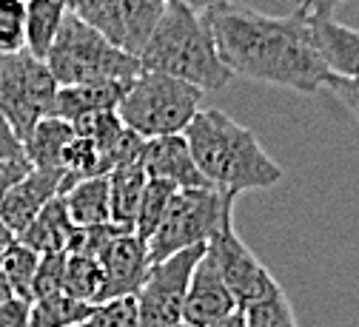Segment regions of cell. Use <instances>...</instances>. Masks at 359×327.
Returning a JSON list of instances; mask_svg holds the SVG:
<instances>
[{
  "mask_svg": "<svg viewBox=\"0 0 359 327\" xmlns=\"http://www.w3.org/2000/svg\"><path fill=\"white\" fill-rule=\"evenodd\" d=\"M203 18L222 66L234 77L291 88L299 95L323 88L328 69L308 15L294 12L288 18H274L226 0L203 12Z\"/></svg>",
  "mask_w": 359,
  "mask_h": 327,
  "instance_id": "6da1fadb",
  "label": "cell"
},
{
  "mask_svg": "<svg viewBox=\"0 0 359 327\" xmlns=\"http://www.w3.org/2000/svg\"><path fill=\"white\" fill-rule=\"evenodd\" d=\"M183 137L205 182L222 194L265 191L283 179V165L271 160L257 134L226 111H197Z\"/></svg>",
  "mask_w": 359,
  "mask_h": 327,
  "instance_id": "7a4b0ae2",
  "label": "cell"
},
{
  "mask_svg": "<svg viewBox=\"0 0 359 327\" xmlns=\"http://www.w3.org/2000/svg\"><path fill=\"white\" fill-rule=\"evenodd\" d=\"M140 69L191 83L200 91H219L234 80L217 55L205 18L171 0L149 43L143 46Z\"/></svg>",
  "mask_w": 359,
  "mask_h": 327,
  "instance_id": "3957f363",
  "label": "cell"
},
{
  "mask_svg": "<svg viewBox=\"0 0 359 327\" xmlns=\"http://www.w3.org/2000/svg\"><path fill=\"white\" fill-rule=\"evenodd\" d=\"M46 66L57 85H80L100 80H134L140 69V57L128 55L123 46L103 37L97 29L80 18H63V26L46 55Z\"/></svg>",
  "mask_w": 359,
  "mask_h": 327,
  "instance_id": "277c9868",
  "label": "cell"
},
{
  "mask_svg": "<svg viewBox=\"0 0 359 327\" xmlns=\"http://www.w3.org/2000/svg\"><path fill=\"white\" fill-rule=\"evenodd\" d=\"M203 95L197 85L157 71H140L126 88L117 117L143 139L183 134L197 117Z\"/></svg>",
  "mask_w": 359,
  "mask_h": 327,
  "instance_id": "5b68a950",
  "label": "cell"
},
{
  "mask_svg": "<svg viewBox=\"0 0 359 327\" xmlns=\"http://www.w3.org/2000/svg\"><path fill=\"white\" fill-rule=\"evenodd\" d=\"M234 200L217 188H177L165 219L160 222L157 233L146 242L151 265L189 251L197 245H208L222 228L234 225Z\"/></svg>",
  "mask_w": 359,
  "mask_h": 327,
  "instance_id": "8992f818",
  "label": "cell"
},
{
  "mask_svg": "<svg viewBox=\"0 0 359 327\" xmlns=\"http://www.w3.org/2000/svg\"><path fill=\"white\" fill-rule=\"evenodd\" d=\"M55 95L57 80L46 60H37L29 52L0 57V114L15 128L20 143H26L43 117H49Z\"/></svg>",
  "mask_w": 359,
  "mask_h": 327,
  "instance_id": "52a82bcc",
  "label": "cell"
},
{
  "mask_svg": "<svg viewBox=\"0 0 359 327\" xmlns=\"http://www.w3.org/2000/svg\"><path fill=\"white\" fill-rule=\"evenodd\" d=\"M203 253H205V245H197L149 267L140 291L134 293L137 327H174L183 321L189 282Z\"/></svg>",
  "mask_w": 359,
  "mask_h": 327,
  "instance_id": "ba28073f",
  "label": "cell"
},
{
  "mask_svg": "<svg viewBox=\"0 0 359 327\" xmlns=\"http://www.w3.org/2000/svg\"><path fill=\"white\" fill-rule=\"evenodd\" d=\"M205 253L211 256V262L217 265L222 282L229 285V291L234 293L240 307H248L251 302L262 299L268 291H274L280 282L271 276L257 253L240 239V233L234 230V225L222 228L217 237L205 245Z\"/></svg>",
  "mask_w": 359,
  "mask_h": 327,
  "instance_id": "9c48e42d",
  "label": "cell"
},
{
  "mask_svg": "<svg viewBox=\"0 0 359 327\" xmlns=\"http://www.w3.org/2000/svg\"><path fill=\"white\" fill-rule=\"evenodd\" d=\"M97 262H100L103 279H106L103 302L134 296L140 291L143 279H146V273L151 267L149 245L134 230H123L120 237L103 251V256Z\"/></svg>",
  "mask_w": 359,
  "mask_h": 327,
  "instance_id": "30bf717a",
  "label": "cell"
},
{
  "mask_svg": "<svg viewBox=\"0 0 359 327\" xmlns=\"http://www.w3.org/2000/svg\"><path fill=\"white\" fill-rule=\"evenodd\" d=\"M60 188H63V171L32 168L6 191L4 202H0V219L12 228L15 237H20L26 225L55 197H60Z\"/></svg>",
  "mask_w": 359,
  "mask_h": 327,
  "instance_id": "8fae6325",
  "label": "cell"
},
{
  "mask_svg": "<svg viewBox=\"0 0 359 327\" xmlns=\"http://www.w3.org/2000/svg\"><path fill=\"white\" fill-rule=\"evenodd\" d=\"M234 310H240L234 293L222 282V276H219L217 265L211 262V256L203 253V259L197 262V267L191 273V282H189L183 321L191 327H208L219 319H226Z\"/></svg>",
  "mask_w": 359,
  "mask_h": 327,
  "instance_id": "7c38bea8",
  "label": "cell"
},
{
  "mask_svg": "<svg viewBox=\"0 0 359 327\" xmlns=\"http://www.w3.org/2000/svg\"><path fill=\"white\" fill-rule=\"evenodd\" d=\"M137 162L143 165L149 179H165L177 188H211L200 174L183 134L146 139Z\"/></svg>",
  "mask_w": 359,
  "mask_h": 327,
  "instance_id": "4fadbf2b",
  "label": "cell"
},
{
  "mask_svg": "<svg viewBox=\"0 0 359 327\" xmlns=\"http://www.w3.org/2000/svg\"><path fill=\"white\" fill-rule=\"evenodd\" d=\"M131 80H100V83H80V85H57L49 117L74 123L88 114L117 111L126 88Z\"/></svg>",
  "mask_w": 359,
  "mask_h": 327,
  "instance_id": "5bb4252c",
  "label": "cell"
},
{
  "mask_svg": "<svg viewBox=\"0 0 359 327\" xmlns=\"http://www.w3.org/2000/svg\"><path fill=\"white\" fill-rule=\"evenodd\" d=\"M311 29L328 74L359 80V29L342 26L334 18H311Z\"/></svg>",
  "mask_w": 359,
  "mask_h": 327,
  "instance_id": "9a60e30c",
  "label": "cell"
},
{
  "mask_svg": "<svg viewBox=\"0 0 359 327\" xmlns=\"http://www.w3.org/2000/svg\"><path fill=\"white\" fill-rule=\"evenodd\" d=\"M74 230H77V225L72 222L63 197H55L26 225V230L18 237V242H23L26 248H32L40 256L43 253H66Z\"/></svg>",
  "mask_w": 359,
  "mask_h": 327,
  "instance_id": "2e32d148",
  "label": "cell"
},
{
  "mask_svg": "<svg viewBox=\"0 0 359 327\" xmlns=\"http://www.w3.org/2000/svg\"><path fill=\"white\" fill-rule=\"evenodd\" d=\"M109 176V202H111V222L134 230V216L140 208V197L146 188V171L140 162H128V165H117L114 171L106 174Z\"/></svg>",
  "mask_w": 359,
  "mask_h": 327,
  "instance_id": "e0dca14e",
  "label": "cell"
},
{
  "mask_svg": "<svg viewBox=\"0 0 359 327\" xmlns=\"http://www.w3.org/2000/svg\"><path fill=\"white\" fill-rule=\"evenodd\" d=\"M66 211L77 228H92L111 222V202H109V176H92L74 182L66 194H60Z\"/></svg>",
  "mask_w": 359,
  "mask_h": 327,
  "instance_id": "ac0fdd59",
  "label": "cell"
},
{
  "mask_svg": "<svg viewBox=\"0 0 359 327\" xmlns=\"http://www.w3.org/2000/svg\"><path fill=\"white\" fill-rule=\"evenodd\" d=\"M72 139H74L72 123L57 120V117H43L23 143L29 165L60 171V157H63V151H66V146L72 143Z\"/></svg>",
  "mask_w": 359,
  "mask_h": 327,
  "instance_id": "d6986e66",
  "label": "cell"
},
{
  "mask_svg": "<svg viewBox=\"0 0 359 327\" xmlns=\"http://www.w3.org/2000/svg\"><path fill=\"white\" fill-rule=\"evenodd\" d=\"M165 6L168 0H117V12L123 23V49L128 55L140 57L143 46L157 29Z\"/></svg>",
  "mask_w": 359,
  "mask_h": 327,
  "instance_id": "ffe728a7",
  "label": "cell"
},
{
  "mask_svg": "<svg viewBox=\"0 0 359 327\" xmlns=\"http://www.w3.org/2000/svg\"><path fill=\"white\" fill-rule=\"evenodd\" d=\"M63 18L66 9L57 0H26V52L37 60H46Z\"/></svg>",
  "mask_w": 359,
  "mask_h": 327,
  "instance_id": "44dd1931",
  "label": "cell"
},
{
  "mask_svg": "<svg viewBox=\"0 0 359 327\" xmlns=\"http://www.w3.org/2000/svg\"><path fill=\"white\" fill-rule=\"evenodd\" d=\"M97 310V305L80 302L69 293H49L32 302V324L29 327H74Z\"/></svg>",
  "mask_w": 359,
  "mask_h": 327,
  "instance_id": "7402d4cb",
  "label": "cell"
},
{
  "mask_svg": "<svg viewBox=\"0 0 359 327\" xmlns=\"http://www.w3.org/2000/svg\"><path fill=\"white\" fill-rule=\"evenodd\" d=\"M103 267L92 256L66 253V276H63V293L88 302V305H103Z\"/></svg>",
  "mask_w": 359,
  "mask_h": 327,
  "instance_id": "603a6c76",
  "label": "cell"
},
{
  "mask_svg": "<svg viewBox=\"0 0 359 327\" xmlns=\"http://www.w3.org/2000/svg\"><path fill=\"white\" fill-rule=\"evenodd\" d=\"M174 194H177V185H171L165 179H149L146 182L137 216H134V233H137L143 242H149L157 233V228L165 219V211H168Z\"/></svg>",
  "mask_w": 359,
  "mask_h": 327,
  "instance_id": "cb8c5ba5",
  "label": "cell"
},
{
  "mask_svg": "<svg viewBox=\"0 0 359 327\" xmlns=\"http://www.w3.org/2000/svg\"><path fill=\"white\" fill-rule=\"evenodd\" d=\"M37 262H40V253L26 248L23 242H12L4 253H0V270H4L6 282L12 285L18 299L32 302V282H34V273H37Z\"/></svg>",
  "mask_w": 359,
  "mask_h": 327,
  "instance_id": "d4e9b609",
  "label": "cell"
},
{
  "mask_svg": "<svg viewBox=\"0 0 359 327\" xmlns=\"http://www.w3.org/2000/svg\"><path fill=\"white\" fill-rule=\"evenodd\" d=\"M240 310L245 313L248 327H299L297 313H294V307H291V302L280 285L274 291H268L262 299H257Z\"/></svg>",
  "mask_w": 359,
  "mask_h": 327,
  "instance_id": "484cf974",
  "label": "cell"
},
{
  "mask_svg": "<svg viewBox=\"0 0 359 327\" xmlns=\"http://www.w3.org/2000/svg\"><path fill=\"white\" fill-rule=\"evenodd\" d=\"M26 52V0H0V57Z\"/></svg>",
  "mask_w": 359,
  "mask_h": 327,
  "instance_id": "4316f807",
  "label": "cell"
},
{
  "mask_svg": "<svg viewBox=\"0 0 359 327\" xmlns=\"http://www.w3.org/2000/svg\"><path fill=\"white\" fill-rule=\"evenodd\" d=\"M123 230H126V228H120V225H114V222H103V225H92V228H77L66 253H80V256L100 259L103 251L120 237Z\"/></svg>",
  "mask_w": 359,
  "mask_h": 327,
  "instance_id": "83f0119b",
  "label": "cell"
},
{
  "mask_svg": "<svg viewBox=\"0 0 359 327\" xmlns=\"http://www.w3.org/2000/svg\"><path fill=\"white\" fill-rule=\"evenodd\" d=\"M74 327H137V307H134V296L111 299L97 305V310L86 321Z\"/></svg>",
  "mask_w": 359,
  "mask_h": 327,
  "instance_id": "f1b7e54d",
  "label": "cell"
},
{
  "mask_svg": "<svg viewBox=\"0 0 359 327\" xmlns=\"http://www.w3.org/2000/svg\"><path fill=\"white\" fill-rule=\"evenodd\" d=\"M63 276H66V253H43L32 282V302L49 293H60Z\"/></svg>",
  "mask_w": 359,
  "mask_h": 327,
  "instance_id": "f546056e",
  "label": "cell"
},
{
  "mask_svg": "<svg viewBox=\"0 0 359 327\" xmlns=\"http://www.w3.org/2000/svg\"><path fill=\"white\" fill-rule=\"evenodd\" d=\"M323 88L328 91V95H334L342 103V109L359 123V80H345V77L328 74L325 83H323Z\"/></svg>",
  "mask_w": 359,
  "mask_h": 327,
  "instance_id": "4dcf8cb0",
  "label": "cell"
},
{
  "mask_svg": "<svg viewBox=\"0 0 359 327\" xmlns=\"http://www.w3.org/2000/svg\"><path fill=\"white\" fill-rule=\"evenodd\" d=\"M0 162H29L20 137L15 134V128L6 123V117L0 114Z\"/></svg>",
  "mask_w": 359,
  "mask_h": 327,
  "instance_id": "1f68e13d",
  "label": "cell"
},
{
  "mask_svg": "<svg viewBox=\"0 0 359 327\" xmlns=\"http://www.w3.org/2000/svg\"><path fill=\"white\" fill-rule=\"evenodd\" d=\"M32 324V302L9 299L0 305V327H29Z\"/></svg>",
  "mask_w": 359,
  "mask_h": 327,
  "instance_id": "d6a6232c",
  "label": "cell"
},
{
  "mask_svg": "<svg viewBox=\"0 0 359 327\" xmlns=\"http://www.w3.org/2000/svg\"><path fill=\"white\" fill-rule=\"evenodd\" d=\"M297 12L308 18H334V12L345 4V0H294Z\"/></svg>",
  "mask_w": 359,
  "mask_h": 327,
  "instance_id": "836d02e7",
  "label": "cell"
},
{
  "mask_svg": "<svg viewBox=\"0 0 359 327\" xmlns=\"http://www.w3.org/2000/svg\"><path fill=\"white\" fill-rule=\"evenodd\" d=\"M29 171H32L29 162H0V202H4V197H6V191L12 188V185Z\"/></svg>",
  "mask_w": 359,
  "mask_h": 327,
  "instance_id": "e575fe53",
  "label": "cell"
},
{
  "mask_svg": "<svg viewBox=\"0 0 359 327\" xmlns=\"http://www.w3.org/2000/svg\"><path fill=\"white\" fill-rule=\"evenodd\" d=\"M171 4H180V6H186V9L197 12V15H203L211 6H217V4H226V0H171Z\"/></svg>",
  "mask_w": 359,
  "mask_h": 327,
  "instance_id": "d590c367",
  "label": "cell"
},
{
  "mask_svg": "<svg viewBox=\"0 0 359 327\" xmlns=\"http://www.w3.org/2000/svg\"><path fill=\"white\" fill-rule=\"evenodd\" d=\"M208 327H248V324H245V313H243V310H234V313H229L226 319H219V321H214V324H208Z\"/></svg>",
  "mask_w": 359,
  "mask_h": 327,
  "instance_id": "8d00e7d4",
  "label": "cell"
},
{
  "mask_svg": "<svg viewBox=\"0 0 359 327\" xmlns=\"http://www.w3.org/2000/svg\"><path fill=\"white\" fill-rule=\"evenodd\" d=\"M12 242H18V237H15V233H12V228L4 222V219H0V253H4Z\"/></svg>",
  "mask_w": 359,
  "mask_h": 327,
  "instance_id": "74e56055",
  "label": "cell"
},
{
  "mask_svg": "<svg viewBox=\"0 0 359 327\" xmlns=\"http://www.w3.org/2000/svg\"><path fill=\"white\" fill-rule=\"evenodd\" d=\"M9 299H15V291H12V285L6 282L4 270H0V305H4V302H9Z\"/></svg>",
  "mask_w": 359,
  "mask_h": 327,
  "instance_id": "f35d334b",
  "label": "cell"
},
{
  "mask_svg": "<svg viewBox=\"0 0 359 327\" xmlns=\"http://www.w3.org/2000/svg\"><path fill=\"white\" fill-rule=\"evenodd\" d=\"M174 327H191V324H186V321H180V324H174Z\"/></svg>",
  "mask_w": 359,
  "mask_h": 327,
  "instance_id": "ab89813d",
  "label": "cell"
}]
</instances>
